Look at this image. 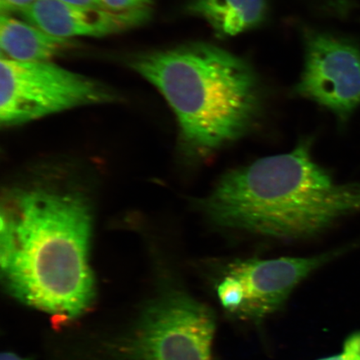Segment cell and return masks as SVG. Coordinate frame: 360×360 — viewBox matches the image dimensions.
Returning <instances> with one entry per match:
<instances>
[{
	"instance_id": "cell-12",
	"label": "cell",
	"mask_w": 360,
	"mask_h": 360,
	"mask_svg": "<svg viewBox=\"0 0 360 360\" xmlns=\"http://www.w3.org/2000/svg\"><path fill=\"white\" fill-rule=\"evenodd\" d=\"M36 1L37 0H0V7L4 15L11 12L20 13Z\"/></svg>"
},
{
	"instance_id": "cell-14",
	"label": "cell",
	"mask_w": 360,
	"mask_h": 360,
	"mask_svg": "<svg viewBox=\"0 0 360 360\" xmlns=\"http://www.w3.org/2000/svg\"><path fill=\"white\" fill-rule=\"evenodd\" d=\"M344 349L349 350L360 357V332L355 333L346 340Z\"/></svg>"
},
{
	"instance_id": "cell-6",
	"label": "cell",
	"mask_w": 360,
	"mask_h": 360,
	"mask_svg": "<svg viewBox=\"0 0 360 360\" xmlns=\"http://www.w3.org/2000/svg\"><path fill=\"white\" fill-rule=\"evenodd\" d=\"M336 254L236 260L228 265L216 287L220 304L242 321H262L285 304L304 278Z\"/></svg>"
},
{
	"instance_id": "cell-5",
	"label": "cell",
	"mask_w": 360,
	"mask_h": 360,
	"mask_svg": "<svg viewBox=\"0 0 360 360\" xmlns=\"http://www.w3.org/2000/svg\"><path fill=\"white\" fill-rule=\"evenodd\" d=\"M215 330L208 306L169 289L143 311L122 354L125 360H213Z\"/></svg>"
},
{
	"instance_id": "cell-8",
	"label": "cell",
	"mask_w": 360,
	"mask_h": 360,
	"mask_svg": "<svg viewBox=\"0 0 360 360\" xmlns=\"http://www.w3.org/2000/svg\"><path fill=\"white\" fill-rule=\"evenodd\" d=\"M20 13L30 24L65 39L102 37L124 32L145 24L150 17L148 8L115 11L105 7L69 6L58 0H37Z\"/></svg>"
},
{
	"instance_id": "cell-10",
	"label": "cell",
	"mask_w": 360,
	"mask_h": 360,
	"mask_svg": "<svg viewBox=\"0 0 360 360\" xmlns=\"http://www.w3.org/2000/svg\"><path fill=\"white\" fill-rule=\"evenodd\" d=\"M188 8L224 38L259 27L268 13L267 0H191Z\"/></svg>"
},
{
	"instance_id": "cell-9",
	"label": "cell",
	"mask_w": 360,
	"mask_h": 360,
	"mask_svg": "<svg viewBox=\"0 0 360 360\" xmlns=\"http://www.w3.org/2000/svg\"><path fill=\"white\" fill-rule=\"evenodd\" d=\"M70 39L57 37L28 22L2 13L0 47L10 60L20 62L51 61L70 47Z\"/></svg>"
},
{
	"instance_id": "cell-1",
	"label": "cell",
	"mask_w": 360,
	"mask_h": 360,
	"mask_svg": "<svg viewBox=\"0 0 360 360\" xmlns=\"http://www.w3.org/2000/svg\"><path fill=\"white\" fill-rule=\"evenodd\" d=\"M92 215L72 192L34 188L8 198L1 211L0 264L17 299L65 319L91 304Z\"/></svg>"
},
{
	"instance_id": "cell-3",
	"label": "cell",
	"mask_w": 360,
	"mask_h": 360,
	"mask_svg": "<svg viewBox=\"0 0 360 360\" xmlns=\"http://www.w3.org/2000/svg\"><path fill=\"white\" fill-rule=\"evenodd\" d=\"M132 66L168 102L195 155L208 156L237 141L260 114L262 89L253 67L214 45L148 53Z\"/></svg>"
},
{
	"instance_id": "cell-15",
	"label": "cell",
	"mask_w": 360,
	"mask_h": 360,
	"mask_svg": "<svg viewBox=\"0 0 360 360\" xmlns=\"http://www.w3.org/2000/svg\"><path fill=\"white\" fill-rule=\"evenodd\" d=\"M318 360H360V357L358 354L351 352L349 350L344 349L341 354Z\"/></svg>"
},
{
	"instance_id": "cell-4",
	"label": "cell",
	"mask_w": 360,
	"mask_h": 360,
	"mask_svg": "<svg viewBox=\"0 0 360 360\" xmlns=\"http://www.w3.org/2000/svg\"><path fill=\"white\" fill-rule=\"evenodd\" d=\"M0 123L11 127L44 116L115 101L98 81L51 61L0 60Z\"/></svg>"
},
{
	"instance_id": "cell-16",
	"label": "cell",
	"mask_w": 360,
	"mask_h": 360,
	"mask_svg": "<svg viewBox=\"0 0 360 360\" xmlns=\"http://www.w3.org/2000/svg\"><path fill=\"white\" fill-rule=\"evenodd\" d=\"M1 360H30V359L19 356V355H18L15 353L6 352V353L2 354Z\"/></svg>"
},
{
	"instance_id": "cell-2",
	"label": "cell",
	"mask_w": 360,
	"mask_h": 360,
	"mask_svg": "<svg viewBox=\"0 0 360 360\" xmlns=\"http://www.w3.org/2000/svg\"><path fill=\"white\" fill-rule=\"evenodd\" d=\"M215 226L278 238H307L360 211V183L336 184L300 141L224 174L200 201Z\"/></svg>"
},
{
	"instance_id": "cell-7",
	"label": "cell",
	"mask_w": 360,
	"mask_h": 360,
	"mask_svg": "<svg viewBox=\"0 0 360 360\" xmlns=\"http://www.w3.org/2000/svg\"><path fill=\"white\" fill-rule=\"evenodd\" d=\"M295 92L346 123L360 106V47L343 36L309 31Z\"/></svg>"
},
{
	"instance_id": "cell-13",
	"label": "cell",
	"mask_w": 360,
	"mask_h": 360,
	"mask_svg": "<svg viewBox=\"0 0 360 360\" xmlns=\"http://www.w3.org/2000/svg\"><path fill=\"white\" fill-rule=\"evenodd\" d=\"M58 1L79 7H105L102 0H58Z\"/></svg>"
},
{
	"instance_id": "cell-11",
	"label": "cell",
	"mask_w": 360,
	"mask_h": 360,
	"mask_svg": "<svg viewBox=\"0 0 360 360\" xmlns=\"http://www.w3.org/2000/svg\"><path fill=\"white\" fill-rule=\"evenodd\" d=\"M153 0H102L103 6L115 11H129L148 8Z\"/></svg>"
}]
</instances>
